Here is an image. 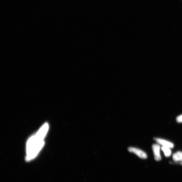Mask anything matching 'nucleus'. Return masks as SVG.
Returning <instances> with one entry per match:
<instances>
[{
	"mask_svg": "<svg viewBox=\"0 0 182 182\" xmlns=\"http://www.w3.org/2000/svg\"><path fill=\"white\" fill-rule=\"evenodd\" d=\"M173 159L175 162H182V152L178 151L174 154L173 155Z\"/></svg>",
	"mask_w": 182,
	"mask_h": 182,
	"instance_id": "obj_6",
	"label": "nucleus"
},
{
	"mask_svg": "<svg viewBox=\"0 0 182 182\" xmlns=\"http://www.w3.org/2000/svg\"><path fill=\"white\" fill-rule=\"evenodd\" d=\"M161 149L164 152L165 156L166 157H169L171 154V151L170 148L167 147L163 146L161 148Z\"/></svg>",
	"mask_w": 182,
	"mask_h": 182,
	"instance_id": "obj_7",
	"label": "nucleus"
},
{
	"mask_svg": "<svg viewBox=\"0 0 182 182\" xmlns=\"http://www.w3.org/2000/svg\"><path fill=\"white\" fill-rule=\"evenodd\" d=\"M177 121L179 123L182 122V115L179 116L177 117Z\"/></svg>",
	"mask_w": 182,
	"mask_h": 182,
	"instance_id": "obj_8",
	"label": "nucleus"
},
{
	"mask_svg": "<svg viewBox=\"0 0 182 182\" xmlns=\"http://www.w3.org/2000/svg\"><path fill=\"white\" fill-rule=\"evenodd\" d=\"M181 164H182V162H181Z\"/></svg>",
	"mask_w": 182,
	"mask_h": 182,
	"instance_id": "obj_9",
	"label": "nucleus"
},
{
	"mask_svg": "<svg viewBox=\"0 0 182 182\" xmlns=\"http://www.w3.org/2000/svg\"><path fill=\"white\" fill-rule=\"evenodd\" d=\"M44 144L43 140H38L35 136L31 137L27 143L26 160L30 161L36 157L43 148Z\"/></svg>",
	"mask_w": 182,
	"mask_h": 182,
	"instance_id": "obj_1",
	"label": "nucleus"
},
{
	"mask_svg": "<svg viewBox=\"0 0 182 182\" xmlns=\"http://www.w3.org/2000/svg\"><path fill=\"white\" fill-rule=\"evenodd\" d=\"M155 140L158 143L163 146L167 147L170 148L174 147V144L168 141L160 138H155Z\"/></svg>",
	"mask_w": 182,
	"mask_h": 182,
	"instance_id": "obj_5",
	"label": "nucleus"
},
{
	"mask_svg": "<svg viewBox=\"0 0 182 182\" xmlns=\"http://www.w3.org/2000/svg\"><path fill=\"white\" fill-rule=\"evenodd\" d=\"M48 125L47 123L44 125L35 135L36 138L39 140H43L48 131Z\"/></svg>",
	"mask_w": 182,
	"mask_h": 182,
	"instance_id": "obj_2",
	"label": "nucleus"
},
{
	"mask_svg": "<svg viewBox=\"0 0 182 182\" xmlns=\"http://www.w3.org/2000/svg\"><path fill=\"white\" fill-rule=\"evenodd\" d=\"M129 152H132L136 154L137 156L142 159H146L148 157V155L145 152L141 150L133 147L128 148Z\"/></svg>",
	"mask_w": 182,
	"mask_h": 182,
	"instance_id": "obj_3",
	"label": "nucleus"
},
{
	"mask_svg": "<svg viewBox=\"0 0 182 182\" xmlns=\"http://www.w3.org/2000/svg\"><path fill=\"white\" fill-rule=\"evenodd\" d=\"M152 149L154 152V159L157 161H160L161 160V157L160 153V146L154 144L152 146Z\"/></svg>",
	"mask_w": 182,
	"mask_h": 182,
	"instance_id": "obj_4",
	"label": "nucleus"
}]
</instances>
